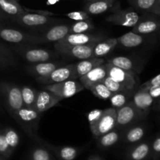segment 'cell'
<instances>
[{
  "label": "cell",
  "mask_w": 160,
  "mask_h": 160,
  "mask_svg": "<svg viewBox=\"0 0 160 160\" xmlns=\"http://www.w3.org/2000/svg\"><path fill=\"white\" fill-rule=\"evenodd\" d=\"M118 45L117 38H106L95 44L92 57L103 58L112 52Z\"/></svg>",
  "instance_id": "24"
},
{
  "label": "cell",
  "mask_w": 160,
  "mask_h": 160,
  "mask_svg": "<svg viewBox=\"0 0 160 160\" xmlns=\"http://www.w3.org/2000/svg\"><path fill=\"white\" fill-rule=\"evenodd\" d=\"M105 62H106L105 59L96 57H91L88 59L80 60L79 62L75 63V70H76L78 79L85 75L95 67L102 65Z\"/></svg>",
  "instance_id": "23"
},
{
  "label": "cell",
  "mask_w": 160,
  "mask_h": 160,
  "mask_svg": "<svg viewBox=\"0 0 160 160\" xmlns=\"http://www.w3.org/2000/svg\"><path fill=\"white\" fill-rule=\"evenodd\" d=\"M152 109L154 111H156V112H160V98L155 102Z\"/></svg>",
  "instance_id": "48"
},
{
  "label": "cell",
  "mask_w": 160,
  "mask_h": 160,
  "mask_svg": "<svg viewBox=\"0 0 160 160\" xmlns=\"http://www.w3.org/2000/svg\"><path fill=\"white\" fill-rule=\"evenodd\" d=\"M13 119L26 131L27 134L30 136L36 137L38 127L41 119V114L38 113L35 109L23 106L15 114Z\"/></svg>",
  "instance_id": "6"
},
{
  "label": "cell",
  "mask_w": 160,
  "mask_h": 160,
  "mask_svg": "<svg viewBox=\"0 0 160 160\" xmlns=\"http://www.w3.org/2000/svg\"><path fill=\"white\" fill-rule=\"evenodd\" d=\"M78 151L73 147H62L59 150V155L63 160H73L76 157Z\"/></svg>",
  "instance_id": "37"
},
{
  "label": "cell",
  "mask_w": 160,
  "mask_h": 160,
  "mask_svg": "<svg viewBox=\"0 0 160 160\" xmlns=\"http://www.w3.org/2000/svg\"><path fill=\"white\" fill-rule=\"evenodd\" d=\"M160 86V73L158 75L155 76L154 78H151L150 80L147 81L144 84L139 85V88L145 89V90H148V89L151 88L152 87H157Z\"/></svg>",
  "instance_id": "39"
},
{
  "label": "cell",
  "mask_w": 160,
  "mask_h": 160,
  "mask_svg": "<svg viewBox=\"0 0 160 160\" xmlns=\"http://www.w3.org/2000/svg\"><path fill=\"white\" fill-rule=\"evenodd\" d=\"M59 21V20L48 16L27 11L11 19L12 23H16L17 25H20L23 28L38 32L45 31V29H48L50 27L55 25Z\"/></svg>",
  "instance_id": "1"
},
{
  "label": "cell",
  "mask_w": 160,
  "mask_h": 160,
  "mask_svg": "<svg viewBox=\"0 0 160 160\" xmlns=\"http://www.w3.org/2000/svg\"><path fill=\"white\" fill-rule=\"evenodd\" d=\"M131 7L138 12H151L156 0H127Z\"/></svg>",
  "instance_id": "32"
},
{
  "label": "cell",
  "mask_w": 160,
  "mask_h": 160,
  "mask_svg": "<svg viewBox=\"0 0 160 160\" xmlns=\"http://www.w3.org/2000/svg\"><path fill=\"white\" fill-rule=\"evenodd\" d=\"M66 17L71 19L73 21H79V20H84L90 19V15L85 11H73V12H67L65 14Z\"/></svg>",
  "instance_id": "38"
},
{
  "label": "cell",
  "mask_w": 160,
  "mask_h": 160,
  "mask_svg": "<svg viewBox=\"0 0 160 160\" xmlns=\"http://www.w3.org/2000/svg\"><path fill=\"white\" fill-rule=\"evenodd\" d=\"M140 16L138 11L133 7L124 9L119 8L114 10L112 14L106 17V20L114 25L133 28L138 23Z\"/></svg>",
  "instance_id": "12"
},
{
  "label": "cell",
  "mask_w": 160,
  "mask_h": 160,
  "mask_svg": "<svg viewBox=\"0 0 160 160\" xmlns=\"http://www.w3.org/2000/svg\"><path fill=\"white\" fill-rule=\"evenodd\" d=\"M11 48L12 52L18 54L22 59L30 63L46 62L56 56L55 53L50 50L32 47L29 44L13 45Z\"/></svg>",
  "instance_id": "4"
},
{
  "label": "cell",
  "mask_w": 160,
  "mask_h": 160,
  "mask_svg": "<svg viewBox=\"0 0 160 160\" xmlns=\"http://www.w3.org/2000/svg\"><path fill=\"white\" fill-rule=\"evenodd\" d=\"M33 160H50L48 152L43 148H36L32 155Z\"/></svg>",
  "instance_id": "41"
},
{
  "label": "cell",
  "mask_w": 160,
  "mask_h": 160,
  "mask_svg": "<svg viewBox=\"0 0 160 160\" xmlns=\"http://www.w3.org/2000/svg\"><path fill=\"white\" fill-rule=\"evenodd\" d=\"M60 101V98L52 92L43 89L42 91H38V92L34 109L38 113L42 114V112L51 109L53 106H56Z\"/></svg>",
  "instance_id": "19"
},
{
  "label": "cell",
  "mask_w": 160,
  "mask_h": 160,
  "mask_svg": "<svg viewBox=\"0 0 160 160\" xmlns=\"http://www.w3.org/2000/svg\"><path fill=\"white\" fill-rule=\"evenodd\" d=\"M17 1H19V0H17Z\"/></svg>",
  "instance_id": "52"
},
{
  "label": "cell",
  "mask_w": 160,
  "mask_h": 160,
  "mask_svg": "<svg viewBox=\"0 0 160 160\" xmlns=\"http://www.w3.org/2000/svg\"><path fill=\"white\" fill-rule=\"evenodd\" d=\"M156 100L149 95L148 91L139 88L135 91L131 100L133 106L145 118L149 114Z\"/></svg>",
  "instance_id": "15"
},
{
  "label": "cell",
  "mask_w": 160,
  "mask_h": 160,
  "mask_svg": "<svg viewBox=\"0 0 160 160\" xmlns=\"http://www.w3.org/2000/svg\"><path fill=\"white\" fill-rule=\"evenodd\" d=\"M89 90L94 94L95 96L102 100H109L110 97L113 95V93L109 91V88L102 81L95 83L90 88Z\"/></svg>",
  "instance_id": "30"
},
{
  "label": "cell",
  "mask_w": 160,
  "mask_h": 160,
  "mask_svg": "<svg viewBox=\"0 0 160 160\" xmlns=\"http://www.w3.org/2000/svg\"><path fill=\"white\" fill-rule=\"evenodd\" d=\"M102 82L106 86V87L109 88V91L112 92V93H116V92H120V91L123 90H128L123 85L120 84V83L117 82V81H113L112 79H111L110 78H109L108 76H106L104 79L102 81Z\"/></svg>",
  "instance_id": "35"
},
{
  "label": "cell",
  "mask_w": 160,
  "mask_h": 160,
  "mask_svg": "<svg viewBox=\"0 0 160 160\" xmlns=\"http://www.w3.org/2000/svg\"><path fill=\"white\" fill-rule=\"evenodd\" d=\"M148 92L149 95L154 98L155 100H158L160 98V86L157 87H152L151 88L148 89Z\"/></svg>",
  "instance_id": "44"
},
{
  "label": "cell",
  "mask_w": 160,
  "mask_h": 160,
  "mask_svg": "<svg viewBox=\"0 0 160 160\" xmlns=\"http://www.w3.org/2000/svg\"><path fill=\"white\" fill-rule=\"evenodd\" d=\"M117 122V109L113 107L104 109L102 117L94 128L91 130L95 138L112 131L115 128Z\"/></svg>",
  "instance_id": "14"
},
{
  "label": "cell",
  "mask_w": 160,
  "mask_h": 160,
  "mask_svg": "<svg viewBox=\"0 0 160 160\" xmlns=\"http://www.w3.org/2000/svg\"><path fill=\"white\" fill-rule=\"evenodd\" d=\"M17 62L10 60L6 56L0 54V68L7 69L11 67H17Z\"/></svg>",
  "instance_id": "42"
},
{
  "label": "cell",
  "mask_w": 160,
  "mask_h": 160,
  "mask_svg": "<svg viewBox=\"0 0 160 160\" xmlns=\"http://www.w3.org/2000/svg\"><path fill=\"white\" fill-rule=\"evenodd\" d=\"M107 76L120 83L128 90H137L139 87L138 73L123 70L106 62Z\"/></svg>",
  "instance_id": "5"
},
{
  "label": "cell",
  "mask_w": 160,
  "mask_h": 160,
  "mask_svg": "<svg viewBox=\"0 0 160 160\" xmlns=\"http://www.w3.org/2000/svg\"><path fill=\"white\" fill-rule=\"evenodd\" d=\"M95 29L94 23L90 19L84 20L74 21L70 24L69 34H81V33H87Z\"/></svg>",
  "instance_id": "29"
},
{
  "label": "cell",
  "mask_w": 160,
  "mask_h": 160,
  "mask_svg": "<svg viewBox=\"0 0 160 160\" xmlns=\"http://www.w3.org/2000/svg\"><path fill=\"white\" fill-rule=\"evenodd\" d=\"M63 65H66V62L62 61H46V62L31 63L26 66L25 70L30 75L37 78V77L45 76L56 70V68Z\"/></svg>",
  "instance_id": "18"
},
{
  "label": "cell",
  "mask_w": 160,
  "mask_h": 160,
  "mask_svg": "<svg viewBox=\"0 0 160 160\" xmlns=\"http://www.w3.org/2000/svg\"><path fill=\"white\" fill-rule=\"evenodd\" d=\"M152 13L156 14V15L160 16V0H156L154 6L151 10Z\"/></svg>",
  "instance_id": "45"
},
{
  "label": "cell",
  "mask_w": 160,
  "mask_h": 160,
  "mask_svg": "<svg viewBox=\"0 0 160 160\" xmlns=\"http://www.w3.org/2000/svg\"><path fill=\"white\" fill-rule=\"evenodd\" d=\"M157 34V37H158V41H159V42H160V30H159V32H158L157 34Z\"/></svg>",
  "instance_id": "49"
},
{
  "label": "cell",
  "mask_w": 160,
  "mask_h": 160,
  "mask_svg": "<svg viewBox=\"0 0 160 160\" xmlns=\"http://www.w3.org/2000/svg\"><path fill=\"white\" fill-rule=\"evenodd\" d=\"M9 145L6 142L3 132H0V154H6L9 150Z\"/></svg>",
  "instance_id": "43"
},
{
  "label": "cell",
  "mask_w": 160,
  "mask_h": 160,
  "mask_svg": "<svg viewBox=\"0 0 160 160\" xmlns=\"http://www.w3.org/2000/svg\"><path fill=\"white\" fill-rule=\"evenodd\" d=\"M36 81L41 84H52L68 80H78L75 70V63L66 64L58 67L48 74L35 78Z\"/></svg>",
  "instance_id": "8"
},
{
  "label": "cell",
  "mask_w": 160,
  "mask_h": 160,
  "mask_svg": "<svg viewBox=\"0 0 160 160\" xmlns=\"http://www.w3.org/2000/svg\"><path fill=\"white\" fill-rule=\"evenodd\" d=\"M160 30V16L152 12H142L135 26L132 28L134 33L139 34H157Z\"/></svg>",
  "instance_id": "13"
},
{
  "label": "cell",
  "mask_w": 160,
  "mask_h": 160,
  "mask_svg": "<svg viewBox=\"0 0 160 160\" xmlns=\"http://www.w3.org/2000/svg\"><path fill=\"white\" fill-rule=\"evenodd\" d=\"M92 160H98V159H92Z\"/></svg>",
  "instance_id": "51"
},
{
  "label": "cell",
  "mask_w": 160,
  "mask_h": 160,
  "mask_svg": "<svg viewBox=\"0 0 160 160\" xmlns=\"http://www.w3.org/2000/svg\"><path fill=\"white\" fill-rule=\"evenodd\" d=\"M0 22H2V23H8V22H10L9 17L6 15H5L1 10H0Z\"/></svg>",
  "instance_id": "47"
},
{
  "label": "cell",
  "mask_w": 160,
  "mask_h": 160,
  "mask_svg": "<svg viewBox=\"0 0 160 160\" xmlns=\"http://www.w3.org/2000/svg\"><path fill=\"white\" fill-rule=\"evenodd\" d=\"M106 38L103 34H94L89 33H81V34H68L66 37L57 42H55L54 48L57 50L59 48L75 46V45H87L91 43H98Z\"/></svg>",
  "instance_id": "10"
},
{
  "label": "cell",
  "mask_w": 160,
  "mask_h": 160,
  "mask_svg": "<svg viewBox=\"0 0 160 160\" xmlns=\"http://www.w3.org/2000/svg\"><path fill=\"white\" fill-rule=\"evenodd\" d=\"M0 22V38L12 45L21 44H43L40 34L27 33L20 30L6 26Z\"/></svg>",
  "instance_id": "3"
},
{
  "label": "cell",
  "mask_w": 160,
  "mask_h": 160,
  "mask_svg": "<svg viewBox=\"0 0 160 160\" xmlns=\"http://www.w3.org/2000/svg\"><path fill=\"white\" fill-rule=\"evenodd\" d=\"M87 2H91V1H93V0H86Z\"/></svg>",
  "instance_id": "50"
},
{
  "label": "cell",
  "mask_w": 160,
  "mask_h": 160,
  "mask_svg": "<svg viewBox=\"0 0 160 160\" xmlns=\"http://www.w3.org/2000/svg\"><path fill=\"white\" fill-rule=\"evenodd\" d=\"M96 43L87 44V45H75V46L67 47L57 49L56 51L60 55L68 56L70 58H75V59H86L88 58L92 57L93 55V50Z\"/></svg>",
  "instance_id": "17"
},
{
  "label": "cell",
  "mask_w": 160,
  "mask_h": 160,
  "mask_svg": "<svg viewBox=\"0 0 160 160\" xmlns=\"http://www.w3.org/2000/svg\"><path fill=\"white\" fill-rule=\"evenodd\" d=\"M0 10L11 19L23 13L26 11L17 0H0Z\"/></svg>",
  "instance_id": "25"
},
{
  "label": "cell",
  "mask_w": 160,
  "mask_h": 160,
  "mask_svg": "<svg viewBox=\"0 0 160 160\" xmlns=\"http://www.w3.org/2000/svg\"><path fill=\"white\" fill-rule=\"evenodd\" d=\"M145 126L144 124H134L129 127L125 133V140L130 143L140 141L145 134Z\"/></svg>",
  "instance_id": "27"
},
{
  "label": "cell",
  "mask_w": 160,
  "mask_h": 160,
  "mask_svg": "<svg viewBox=\"0 0 160 160\" xmlns=\"http://www.w3.org/2000/svg\"><path fill=\"white\" fill-rule=\"evenodd\" d=\"M0 54L6 56V58H8L10 60L17 62V60H16L15 57H14L13 52L12 51V49L9 46H7L6 44L2 42H0Z\"/></svg>",
  "instance_id": "40"
},
{
  "label": "cell",
  "mask_w": 160,
  "mask_h": 160,
  "mask_svg": "<svg viewBox=\"0 0 160 160\" xmlns=\"http://www.w3.org/2000/svg\"><path fill=\"white\" fill-rule=\"evenodd\" d=\"M106 76H107V69H106V64L105 62L92 69L91 71L80 78L78 80L84 86V88L89 90L93 84L102 81Z\"/></svg>",
  "instance_id": "21"
},
{
  "label": "cell",
  "mask_w": 160,
  "mask_h": 160,
  "mask_svg": "<svg viewBox=\"0 0 160 160\" xmlns=\"http://www.w3.org/2000/svg\"><path fill=\"white\" fill-rule=\"evenodd\" d=\"M20 90H21L23 106L26 108H30V109H34V105H35L38 91H36L34 88L28 85L21 86Z\"/></svg>",
  "instance_id": "28"
},
{
  "label": "cell",
  "mask_w": 160,
  "mask_h": 160,
  "mask_svg": "<svg viewBox=\"0 0 160 160\" xmlns=\"http://www.w3.org/2000/svg\"><path fill=\"white\" fill-rule=\"evenodd\" d=\"M145 119L130 101L122 107L117 109V122L115 128L117 130L126 129Z\"/></svg>",
  "instance_id": "9"
},
{
  "label": "cell",
  "mask_w": 160,
  "mask_h": 160,
  "mask_svg": "<svg viewBox=\"0 0 160 160\" xmlns=\"http://www.w3.org/2000/svg\"><path fill=\"white\" fill-rule=\"evenodd\" d=\"M149 152V145L147 143H142L138 145L132 152L131 156L134 160H142Z\"/></svg>",
  "instance_id": "34"
},
{
  "label": "cell",
  "mask_w": 160,
  "mask_h": 160,
  "mask_svg": "<svg viewBox=\"0 0 160 160\" xmlns=\"http://www.w3.org/2000/svg\"><path fill=\"white\" fill-rule=\"evenodd\" d=\"M152 149L156 152H160V136L155 139L152 144Z\"/></svg>",
  "instance_id": "46"
},
{
  "label": "cell",
  "mask_w": 160,
  "mask_h": 160,
  "mask_svg": "<svg viewBox=\"0 0 160 160\" xmlns=\"http://www.w3.org/2000/svg\"><path fill=\"white\" fill-rule=\"evenodd\" d=\"M103 111H104V109H92V110H91L88 112V120L89 126H90L91 130L93 129L94 127L98 123L100 117L102 115Z\"/></svg>",
  "instance_id": "36"
},
{
  "label": "cell",
  "mask_w": 160,
  "mask_h": 160,
  "mask_svg": "<svg viewBox=\"0 0 160 160\" xmlns=\"http://www.w3.org/2000/svg\"><path fill=\"white\" fill-rule=\"evenodd\" d=\"M0 95L4 106L13 118L15 114L23 106L20 87L7 82H0Z\"/></svg>",
  "instance_id": "2"
},
{
  "label": "cell",
  "mask_w": 160,
  "mask_h": 160,
  "mask_svg": "<svg viewBox=\"0 0 160 160\" xmlns=\"http://www.w3.org/2000/svg\"><path fill=\"white\" fill-rule=\"evenodd\" d=\"M118 45L124 48H134L142 46H152L158 42L156 34H139L133 31L126 33L117 38Z\"/></svg>",
  "instance_id": "7"
},
{
  "label": "cell",
  "mask_w": 160,
  "mask_h": 160,
  "mask_svg": "<svg viewBox=\"0 0 160 160\" xmlns=\"http://www.w3.org/2000/svg\"><path fill=\"white\" fill-rule=\"evenodd\" d=\"M43 88L52 92L61 100H62L71 98L73 95L84 90V88L79 81L68 80L56 84H47L44 86Z\"/></svg>",
  "instance_id": "11"
},
{
  "label": "cell",
  "mask_w": 160,
  "mask_h": 160,
  "mask_svg": "<svg viewBox=\"0 0 160 160\" xmlns=\"http://www.w3.org/2000/svg\"><path fill=\"white\" fill-rule=\"evenodd\" d=\"M70 24L63 23V24H55L50 27L48 30L44 31L43 34H40L44 43L50 42H57L69 34Z\"/></svg>",
  "instance_id": "20"
},
{
  "label": "cell",
  "mask_w": 160,
  "mask_h": 160,
  "mask_svg": "<svg viewBox=\"0 0 160 160\" xmlns=\"http://www.w3.org/2000/svg\"><path fill=\"white\" fill-rule=\"evenodd\" d=\"M119 130L114 128L112 131L106 133V134L101 135L99 138V144L102 147H109L111 145H113L114 144L118 142L120 138V133Z\"/></svg>",
  "instance_id": "31"
},
{
  "label": "cell",
  "mask_w": 160,
  "mask_h": 160,
  "mask_svg": "<svg viewBox=\"0 0 160 160\" xmlns=\"http://www.w3.org/2000/svg\"><path fill=\"white\" fill-rule=\"evenodd\" d=\"M117 0H93L84 6V11L89 15H98L111 10Z\"/></svg>",
  "instance_id": "22"
},
{
  "label": "cell",
  "mask_w": 160,
  "mask_h": 160,
  "mask_svg": "<svg viewBox=\"0 0 160 160\" xmlns=\"http://www.w3.org/2000/svg\"><path fill=\"white\" fill-rule=\"evenodd\" d=\"M107 62L119 68L133 71L139 74L143 70L146 60L144 59H133L128 56H117L108 59Z\"/></svg>",
  "instance_id": "16"
},
{
  "label": "cell",
  "mask_w": 160,
  "mask_h": 160,
  "mask_svg": "<svg viewBox=\"0 0 160 160\" xmlns=\"http://www.w3.org/2000/svg\"><path fill=\"white\" fill-rule=\"evenodd\" d=\"M136 90H123L113 93L109 98L112 107L118 109L129 102Z\"/></svg>",
  "instance_id": "26"
},
{
  "label": "cell",
  "mask_w": 160,
  "mask_h": 160,
  "mask_svg": "<svg viewBox=\"0 0 160 160\" xmlns=\"http://www.w3.org/2000/svg\"><path fill=\"white\" fill-rule=\"evenodd\" d=\"M3 134L9 148H13L18 145L20 138H19V134L15 130L12 129V128H6L3 131Z\"/></svg>",
  "instance_id": "33"
}]
</instances>
